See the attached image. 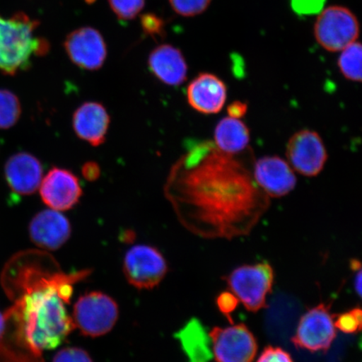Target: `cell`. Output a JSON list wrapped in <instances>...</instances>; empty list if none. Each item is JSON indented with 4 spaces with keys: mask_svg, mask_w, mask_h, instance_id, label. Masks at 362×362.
Wrapping results in <instances>:
<instances>
[{
    "mask_svg": "<svg viewBox=\"0 0 362 362\" xmlns=\"http://www.w3.org/2000/svg\"><path fill=\"white\" fill-rule=\"evenodd\" d=\"M189 148L165 187L181 224L203 238L247 236L268 210L269 197L234 156L209 141Z\"/></svg>",
    "mask_w": 362,
    "mask_h": 362,
    "instance_id": "cell-1",
    "label": "cell"
},
{
    "mask_svg": "<svg viewBox=\"0 0 362 362\" xmlns=\"http://www.w3.org/2000/svg\"><path fill=\"white\" fill-rule=\"evenodd\" d=\"M90 273L65 274L43 251L13 256L1 276L3 288L13 300L4 312L8 337L20 349L40 358L45 350L60 346L76 328L65 305L71 301L74 284Z\"/></svg>",
    "mask_w": 362,
    "mask_h": 362,
    "instance_id": "cell-2",
    "label": "cell"
},
{
    "mask_svg": "<svg viewBox=\"0 0 362 362\" xmlns=\"http://www.w3.org/2000/svg\"><path fill=\"white\" fill-rule=\"evenodd\" d=\"M40 25L25 13L0 15V71L15 76L28 69L35 57L47 55L49 45L36 35Z\"/></svg>",
    "mask_w": 362,
    "mask_h": 362,
    "instance_id": "cell-3",
    "label": "cell"
},
{
    "mask_svg": "<svg viewBox=\"0 0 362 362\" xmlns=\"http://www.w3.org/2000/svg\"><path fill=\"white\" fill-rule=\"evenodd\" d=\"M225 280L230 292L248 311L257 312L266 307L274 286V272L268 262L246 264L230 272Z\"/></svg>",
    "mask_w": 362,
    "mask_h": 362,
    "instance_id": "cell-4",
    "label": "cell"
},
{
    "mask_svg": "<svg viewBox=\"0 0 362 362\" xmlns=\"http://www.w3.org/2000/svg\"><path fill=\"white\" fill-rule=\"evenodd\" d=\"M119 318V306L110 296L93 291L83 294L76 302L74 322L86 337L104 336L115 327Z\"/></svg>",
    "mask_w": 362,
    "mask_h": 362,
    "instance_id": "cell-5",
    "label": "cell"
},
{
    "mask_svg": "<svg viewBox=\"0 0 362 362\" xmlns=\"http://www.w3.org/2000/svg\"><path fill=\"white\" fill-rule=\"evenodd\" d=\"M360 34L358 20L349 8L329 6L320 13L315 36L321 47L330 52H341L355 42Z\"/></svg>",
    "mask_w": 362,
    "mask_h": 362,
    "instance_id": "cell-6",
    "label": "cell"
},
{
    "mask_svg": "<svg viewBox=\"0 0 362 362\" xmlns=\"http://www.w3.org/2000/svg\"><path fill=\"white\" fill-rule=\"evenodd\" d=\"M336 337L337 328L329 306L320 304L301 316L291 341L298 349L327 352Z\"/></svg>",
    "mask_w": 362,
    "mask_h": 362,
    "instance_id": "cell-7",
    "label": "cell"
},
{
    "mask_svg": "<svg viewBox=\"0 0 362 362\" xmlns=\"http://www.w3.org/2000/svg\"><path fill=\"white\" fill-rule=\"evenodd\" d=\"M286 158L297 173L306 177H315L324 170L328 153L320 135L315 130L304 129L289 138Z\"/></svg>",
    "mask_w": 362,
    "mask_h": 362,
    "instance_id": "cell-8",
    "label": "cell"
},
{
    "mask_svg": "<svg viewBox=\"0 0 362 362\" xmlns=\"http://www.w3.org/2000/svg\"><path fill=\"white\" fill-rule=\"evenodd\" d=\"M209 337L216 362H252L255 359L259 346L255 334L244 324L215 327Z\"/></svg>",
    "mask_w": 362,
    "mask_h": 362,
    "instance_id": "cell-9",
    "label": "cell"
},
{
    "mask_svg": "<svg viewBox=\"0 0 362 362\" xmlns=\"http://www.w3.org/2000/svg\"><path fill=\"white\" fill-rule=\"evenodd\" d=\"M167 270L164 257L156 248L148 245H136L124 257L125 277L136 288H156L165 278Z\"/></svg>",
    "mask_w": 362,
    "mask_h": 362,
    "instance_id": "cell-10",
    "label": "cell"
},
{
    "mask_svg": "<svg viewBox=\"0 0 362 362\" xmlns=\"http://www.w3.org/2000/svg\"><path fill=\"white\" fill-rule=\"evenodd\" d=\"M40 193L49 208L65 211L78 205L83 192L78 176L69 170L53 167L43 177Z\"/></svg>",
    "mask_w": 362,
    "mask_h": 362,
    "instance_id": "cell-11",
    "label": "cell"
},
{
    "mask_svg": "<svg viewBox=\"0 0 362 362\" xmlns=\"http://www.w3.org/2000/svg\"><path fill=\"white\" fill-rule=\"evenodd\" d=\"M64 47L68 57L81 69L98 71L106 62V43L100 33L90 27L72 31L66 36Z\"/></svg>",
    "mask_w": 362,
    "mask_h": 362,
    "instance_id": "cell-12",
    "label": "cell"
},
{
    "mask_svg": "<svg viewBox=\"0 0 362 362\" xmlns=\"http://www.w3.org/2000/svg\"><path fill=\"white\" fill-rule=\"evenodd\" d=\"M253 178L269 198H281L296 187L297 177L287 160L278 156H266L255 162Z\"/></svg>",
    "mask_w": 362,
    "mask_h": 362,
    "instance_id": "cell-13",
    "label": "cell"
},
{
    "mask_svg": "<svg viewBox=\"0 0 362 362\" xmlns=\"http://www.w3.org/2000/svg\"><path fill=\"white\" fill-rule=\"evenodd\" d=\"M187 98L189 107L202 115H216L223 110L228 87L219 76L203 72L189 83Z\"/></svg>",
    "mask_w": 362,
    "mask_h": 362,
    "instance_id": "cell-14",
    "label": "cell"
},
{
    "mask_svg": "<svg viewBox=\"0 0 362 362\" xmlns=\"http://www.w3.org/2000/svg\"><path fill=\"white\" fill-rule=\"evenodd\" d=\"M8 187L18 196H30L37 191L43 179V166L37 158L20 152L8 158L4 165Z\"/></svg>",
    "mask_w": 362,
    "mask_h": 362,
    "instance_id": "cell-15",
    "label": "cell"
},
{
    "mask_svg": "<svg viewBox=\"0 0 362 362\" xmlns=\"http://www.w3.org/2000/svg\"><path fill=\"white\" fill-rule=\"evenodd\" d=\"M110 123V113L98 102L83 103L72 116V128L76 135L93 147L105 143Z\"/></svg>",
    "mask_w": 362,
    "mask_h": 362,
    "instance_id": "cell-16",
    "label": "cell"
},
{
    "mask_svg": "<svg viewBox=\"0 0 362 362\" xmlns=\"http://www.w3.org/2000/svg\"><path fill=\"white\" fill-rule=\"evenodd\" d=\"M31 240L40 248L57 250L67 242L71 233V226L64 215L53 209L38 212L29 226Z\"/></svg>",
    "mask_w": 362,
    "mask_h": 362,
    "instance_id": "cell-17",
    "label": "cell"
},
{
    "mask_svg": "<svg viewBox=\"0 0 362 362\" xmlns=\"http://www.w3.org/2000/svg\"><path fill=\"white\" fill-rule=\"evenodd\" d=\"M148 66L157 80L170 87H178L187 79V61L182 52L170 45L153 49L148 58Z\"/></svg>",
    "mask_w": 362,
    "mask_h": 362,
    "instance_id": "cell-18",
    "label": "cell"
},
{
    "mask_svg": "<svg viewBox=\"0 0 362 362\" xmlns=\"http://www.w3.org/2000/svg\"><path fill=\"white\" fill-rule=\"evenodd\" d=\"M250 137V130L242 119L228 116L216 126L214 144L220 151L235 156L245 151Z\"/></svg>",
    "mask_w": 362,
    "mask_h": 362,
    "instance_id": "cell-19",
    "label": "cell"
},
{
    "mask_svg": "<svg viewBox=\"0 0 362 362\" xmlns=\"http://www.w3.org/2000/svg\"><path fill=\"white\" fill-rule=\"evenodd\" d=\"M189 362H211L212 356L209 334L200 321L192 319L175 334Z\"/></svg>",
    "mask_w": 362,
    "mask_h": 362,
    "instance_id": "cell-20",
    "label": "cell"
},
{
    "mask_svg": "<svg viewBox=\"0 0 362 362\" xmlns=\"http://www.w3.org/2000/svg\"><path fill=\"white\" fill-rule=\"evenodd\" d=\"M337 66L344 78L362 83V44L355 42L342 49Z\"/></svg>",
    "mask_w": 362,
    "mask_h": 362,
    "instance_id": "cell-21",
    "label": "cell"
},
{
    "mask_svg": "<svg viewBox=\"0 0 362 362\" xmlns=\"http://www.w3.org/2000/svg\"><path fill=\"white\" fill-rule=\"evenodd\" d=\"M21 116V104L10 90L0 89V129H8L17 124Z\"/></svg>",
    "mask_w": 362,
    "mask_h": 362,
    "instance_id": "cell-22",
    "label": "cell"
},
{
    "mask_svg": "<svg viewBox=\"0 0 362 362\" xmlns=\"http://www.w3.org/2000/svg\"><path fill=\"white\" fill-rule=\"evenodd\" d=\"M336 328L345 334H356L362 330V308L353 309L334 315Z\"/></svg>",
    "mask_w": 362,
    "mask_h": 362,
    "instance_id": "cell-23",
    "label": "cell"
},
{
    "mask_svg": "<svg viewBox=\"0 0 362 362\" xmlns=\"http://www.w3.org/2000/svg\"><path fill=\"white\" fill-rule=\"evenodd\" d=\"M110 7L119 20L134 19L143 10L144 0H108Z\"/></svg>",
    "mask_w": 362,
    "mask_h": 362,
    "instance_id": "cell-24",
    "label": "cell"
},
{
    "mask_svg": "<svg viewBox=\"0 0 362 362\" xmlns=\"http://www.w3.org/2000/svg\"><path fill=\"white\" fill-rule=\"evenodd\" d=\"M211 0H170L173 10L182 16H194L205 11Z\"/></svg>",
    "mask_w": 362,
    "mask_h": 362,
    "instance_id": "cell-25",
    "label": "cell"
},
{
    "mask_svg": "<svg viewBox=\"0 0 362 362\" xmlns=\"http://www.w3.org/2000/svg\"><path fill=\"white\" fill-rule=\"evenodd\" d=\"M52 362H93L88 353L81 348L69 347L58 351Z\"/></svg>",
    "mask_w": 362,
    "mask_h": 362,
    "instance_id": "cell-26",
    "label": "cell"
},
{
    "mask_svg": "<svg viewBox=\"0 0 362 362\" xmlns=\"http://www.w3.org/2000/svg\"><path fill=\"white\" fill-rule=\"evenodd\" d=\"M256 362H294L289 353L281 347L269 346L264 348Z\"/></svg>",
    "mask_w": 362,
    "mask_h": 362,
    "instance_id": "cell-27",
    "label": "cell"
},
{
    "mask_svg": "<svg viewBox=\"0 0 362 362\" xmlns=\"http://www.w3.org/2000/svg\"><path fill=\"white\" fill-rule=\"evenodd\" d=\"M238 304V298L235 296V294L232 292H223L220 293V296L216 298L217 307H218L221 313L228 317L230 323L233 322L230 315L233 312L236 310Z\"/></svg>",
    "mask_w": 362,
    "mask_h": 362,
    "instance_id": "cell-28",
    "label": "cell"
},
{
    "mask_svg": "<svg viewBox=\"0 0 362 362\" xmlns=\"http://www.w3.org/2000/svg\"><path fill=\"white\" fill-rule=\"evenodd\" d=\"M325 0H292V6L301 15H310L323 7Z\"/></svg>",
    "mask_w": 362,
    "mask_h": 362,
    "instance_id": "cell-29",
    "label": "cell"
},
{
    "mask_svg": "<svg viewBox=\"0 0 362 362\" xmlns=\"http://www.w3.org/2000/svg\"><path fill=\"white\" fill-rule=\"evenodd\" d=\"M142 25L144 31L152 36L162 35L164 25L163 21L155 15H146L142 18Z\"/></svg>",
    "mask_w": 362,
    "mask_h": 362,
    "instance_id": "cell-30",
    "label": "cell"
},
{
    "mask_svg": "<svg viewBox=\"0 0 362 362\" xmlns=\"http://www.w3.org/2000/svg\"><path fill=\"white\" fill-rule=\"evenodd\" d=\"M81 174L85 180L93 182L96 181L101 175L100 166L95 161H88L81 167Z\"/></svg>",
    "mask_w": 362,
    "mask_h": 362,
    "instance_id": "cell-31",
    "label": "cell"
},
{
    "mask_svg": "<svg viewBox=\"0 0 362 362\" xmlns=\"http://www.w3.org/2000/svg\"><path fill=\"white\" fill-rule=\"evenodd\" d=\"M248 107L246 103L242 101H234L228 107V116L235 119H241L246 115Z\"/></svg>",
    "mask_w": 362,
    "mask_h": 362,
    "instance_id": "cell-32",
    "label": "cell"
},
{
    "mask_svg": "<svg viewBox=\"0 0 362 362\" xmlns=\"http://www.w3.org/2000/svg\"><path fill=\"white\" fill-rule=\"evenodd\" d=\"M352 269L356 270L354 279L355 291L357 296L362 300V266L359 264V262H356Z\"/></svg>",
    "mask_w": 362,
    "mask_h": 362,
    "instance_id": "cell-33",
    "label": "cell"
},
{
    "mask_svg": "<svg viewBox=\"0 0 362 362\" xmlns=\"http://www.w3.org/2000/svg\"><path fill=\"white\" fill-rule=\"evenodd\" d=\"M87 1L90 2V1H92V0H87Z\"/></svg>",
    "mask_w": 362,
    "mask_h": 362,
    "instance_id": "cell-34",
    "label": "cell"
}]
</instances>
